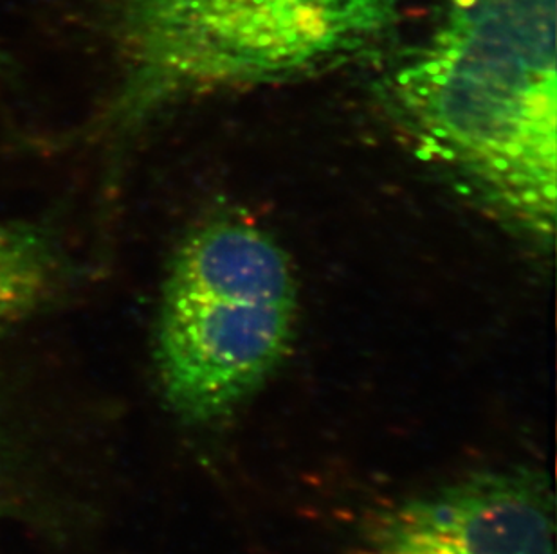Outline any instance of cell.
Returning a JSON list of instances; mask_svg holds the SVG:
<instances>
[{"label":"cell","instance_id":"cell-1","mask_svg":"<svg viewBox=\"0 0 557 554\" xmlns=\"http://www.w3.org/2000/svg\"><path fill=\"white\" fill-rule=\"evenodd\" d=\"M388 95L428 158L532 240L556 224V0H441Z\"/></svg>","mask_w":557,"mask_h":554},{"label":"cell","instance_id":"cell-4","mask_svg":"<svg viewBox=\"0 0 557 554\" xmlns=\"http://www.w3.org/2000/svg\"><path fill=\"white\" fill-rule=\"evenodd\" d=\"M392 518L451 554H554L553 487L527 466L466 477Z\"/></svg>","mask_w":557,"mask_h":554},{"label":"cell","instance_id":"cell-2","mask_svg":"<svg viewBox=\"0 0 557 554\" xmlns=\"http://www.w3.org/2000/svg\"><path fill=\"white\" fill-rule=\"evenodd\" d=\"M399 0H111L122 78L103 121L128 131L200 92L342 65L394 32Z\"/></svg>","mask_w":557,"mask_h":554},{"label":"cell","instance_id":"cell-7","mask_svg":"<svg viewBox=\"0 0 557 554\" xmlns=\"http://www.w3.org/2000/svg\"><path fill=\"white\" fill-rule=\"evenodd\" d=\"M15 459H13V446H11V438L2 421V413H0V506L8 504V495H10V484L13 481V470H15Z\"/></svg>","mask_w":557,"mask_h":554},{"label":"cell","instance_id":"cell-6","mask_svg":"<svg viewBox=\"0 0 557 554\" xmlns=\"http://www.w3.org/2000/svg\"><path fill=\"white\" fill-rule=\"evenodd\" d=\"M367 554H451L442 545L422 534L405 528L389 517L379 529L377 537L372 540Z\"/></svg>","mask_w":557,"mask_h":554},{"label":"cell","instance_id":"cell-5","mask_svg":"<svg viewBox=\"0 0 557 554\" xmlns=\"http://www.w3.org/2000/svg\"><path fill=\"white\" fill-rule=\"evenodd\" d=\"M65 262L42 225L0 221V330L37 314L62 287Z\"/></svg>","mask_w":557,"mask_h":554},{"label":"cell","instance_id":"cell-3","mask_svg":"<svg viewBox=\"0 0 557 554\" xmlns=\"http://www.w3.org/2000/svg\"><path fill=\"white\" fill-rule=\"evenodd\" d=\"M298 287L287 252L248 222L200 225L170 263L156 325V369L183 421L230 418L289 351Z\"/></svg>","mask_w":557,"mask_h":554}]
</instances>
